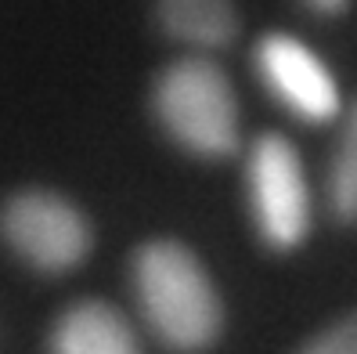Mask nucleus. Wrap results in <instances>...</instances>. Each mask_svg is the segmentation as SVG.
Wrapping results in <instances>:
<instances>
[{
	"label": "nucleus",
	"instance_id": "nucleus-10",
	"mask_svg": "<svg viewBox=\"0 0 357 354\" xmlns=\"http://www.w3.org/2000/svg\"><path fill=\"white\" fill-rule=\"evenodd\" d=\"M303 4L314 11V15H325V18H335L350 8V0H303Z\"/></svg>",
	"mask_w": 357,
	"mask_h": 354
},
{
	"label": "nucleus",
	"instance_id": "nucleus-8",
	"mask_svg": "<svg viewBox=\"0 0 357 354\" xmlns=\"http://www.w3.org/2000/svg\"><path fill=\"white\" fill-rule=\"evenodd\" d=\"M328 210L335 221L354 224L357 221V101L347 109L340 141L328 166Z\"/></svg>",
	"mask_w": 357,
	"mask_h": 354
},
{
	"label": "nucleus",
	"instance_id": "nucleus-6",
	"mask_svg": "<svg viewBox=\"0 0 357 354\" xmlns=\"http://www.w3.org/2000/svg\"><path fill=\"white\" fill-rule=\"evenodd\" d=\"M47 354H144L137 329L109 300L83 297L58 311L47 332Z\"/></svg>",
	"mask_w": 357,
	"mask_h": 354
},
{
	"label": "nucleus",
	"instance_id": "nucleus-2",
	"mask_svg": "<svg viewBox=\"0 0 357 354\" xmlns=\"http://www.w3.org/2000/svg\"><path fill=\"white\" fill-rule=\"evenodd\" d=\"M149 109L159 131L199 159H227L242 141L238 94L227 73L206 54H188L159 69Z\"/></svg>",
	"mask_w": 357,
	"mask_h": 354
},
{
	"label": "nucleus",
	"instance_id": "nucleus-9",
	"mask_svg": "<svg viewBox=\"0 0 357 354\" xmlns=\"http://www.w3.org/2000/svg\"><path fill=\"white\" fill-rule=\"evenodd\" d=\"M300 354H357V311L321 329Z\"/></svg>",
	"mask_w": 357,
	"mask_h": 354
},
{
	"label": "nucleus",
	"instance_id": "nucleus-5",
	"mask_svg": "<svg viewBox=\"0 0 357 354\" xmlns=\"http://www.w3.org/2000/svg\"><path fill=\"white\" fill-rule=\"evenodd\" d=\"M253 66L264 80V87L296 119L328 123L343 112L340 83H335L332 69L300 36L267 33L253 51Z\"/></svg>",
	"mask_w": 357,
	"mask_h": 354
},
{
	"label": "nucleus",
	"instance_id": "nucleus-3",
	"mask_svg": "<svg viewBox=\"0 0 357 354\" xmlns=\"http://www.w3.org/2000/svg\"><path fill=\"white\" fill-rule=\"evenodd\" d=\"M0 242L40 275H69L91 257L94 228L69 196L18 189L0 202Z\"/></svg>",
	"mask_w": 357,
	"mask_h": 354
},
{
	"label": "nucleus",
	"instance_id": "nucleus-7",
	"mask_svg": "<svg viewBox=\"0 0 357 354\" xmlns=\"http://www.w3.org/2000/svg\"><path fill=\"white\" fill-rule=\"evenodd\" d=\"M159 29L181 47L220 51L238 36L235 0H155Z\"/></svg>",
	"mask_w": 357,
	"mask_h": 354
},
{
	"label": "nucleus",
	"instance_id": "nucleus-1",
	"mask_svg": "<svg viewBox=\"0 0 357 354\" xmlns=\"http://www.w3.org/2000/svg\"><path fill=\"white\" fill-rule=\"evenodd\" d=\"M141 322L177 354H202L224 332V304L202 260L177 239H149L130 257Z\"/></svg>",
	"mask_w": 357,
	"mask_h": 354
},
{
	"label": "nucleus",
	"instance_id": "nucleus-4",
	"mask_svg": "<svg viewBox=\"0 0 357 354\" xmlns=\"http://www.w3.org/2000/svg\"><path fill=\"white\" fill-rule=\"evenodd\" d=\"M245 189L260 239L289 253L310 235V189L296 145L282 134H260L245 156Z\"/></svg>",
	"mask_w": 357,
	"mask_h": 354
}]
</instances>
